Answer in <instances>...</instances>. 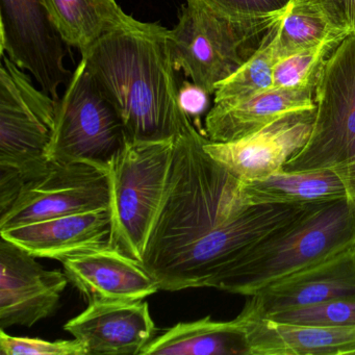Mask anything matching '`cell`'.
<instances>
[{"mask_svg":"<svg viewBox=\"0 0 355 355\" xmlns=\"http://www.w3.org/2000/svg\"><path fill=\"white\" fill-rule=\"evenodd\" d=\"M68 46L86 53L103 37L132 28L139 20L128 15L117 0H43Z\"/></svg>","mask_w":355,"mask_h":355,"instance_id":"20","label":"cell"},{"mask_svg":"<svg viewBox=\"0 0 355 355\" xmlns=\"http://www.w3.org/2000/svg\"><path fill=\"white\" fill-rule=\"evenodd\" d=\"M36 259L0 236V329L31 327L57 311L69 280Z\"/></svg>","mask_w":355,"mask_h":355,"instance_id":"12","label":"cell"},{"mask_svg":"<svg viewBox=\"0 0 355 355\" xmlns=\"http://www.w3.org/2000/svg\"><path fill=\"white\" fill-rule=\"evenodd\" d=\"M284 12L239 17L205 0H186L178 24L170 30L176 69L184 70L207 94H215L217 87L254 55Z\"/></svg>","mask_w":355,"mask_h":355,"instance_id":"4","label":"cell"},{"mask_svg":"<svg viewBox=\"0 0 355 355\" xmlns=\"http://www.w3.org/2000/svg\"><path fill=\"white\" fill-rule=\"evenodd\" d=\"M279 21L267 33L254 55L217 87L215 103L240 101L273 87L274 66L277 63L274 36Z\"/></svg>","mask_w":355,"mask_h":355,"instance_id":"23","label":"cell"},{"mask_svg":"<svg viewBox=\"0 0 355 355\" xmlns=\"http://www.w3.org/2000/svg\"><path fill=\"white\" fill-rule=\"evenodd\" d=\"M128 142L119 113L82 58L58 101L49 159L55 163L86 162L107 170Z\"/></svg>","mask_w":355,"mask_h":355,"instance_id":"8","label":"cell"},{"mask_svg":"<svg viewBox=\"0 0 355 355\" xmlns=\"http://www.w3.org/2000/svg\"><path fill=\"white\" fill-rule=\"evenodd\" d=\"M355 246V207L348 198L311 203L263 236L236 261L220 291L250 297L286 276Z\"/></svg>","mask_w":355,"mask_h":355,"instance_id":"3","label":"cell"},{"mask_svg":"<svg viewBox=\"0 0 355 355\" xmlns=\"http://www.w3.org/2000/svg\"><path fill=\"white\" fill-rule=\"evenodd\" d=\"M109 172L86 162L55 163L24 184L0 213V232L62 216L111 209Z\"/></svg>","mask_w":355,"mask_h":355,"instance_id":"9","label":"cell"},{"mask_svg":"<svg viewBox=\"0 0 355 355\" xmlns=\"http://www.w3.org/2000/svg\"><path fill=\"white\" fill-rule=\"evenodd\" d=\"M336 26L346 33L355 31V0H317Z\"/></svg>","mask_w":355,"mask_h":355,"instance_id":"29","label":"cell"},{"mask_svg":"<svg viewBox=\"0 0 355 355\" xmlns=\"http://www.w3.org/2000/svg\"><path fill=\"white\" fill-rule=\"evenodd\" d=\"M317 0H291L274 36L277 62L326 41L346 37Z\"/></svg>","mask_w":355,"mask_h":355,"instance_id":"22","label":"cell"},{"mask_svg":"<svg viewBox=\"0 0 355 355\" xmlns=\"http://www.w3.org/2000/svg\"><path fill=\"white\" fill-rule=\"evenodd\" d=\"M174 139L128 142L110 165L111 248L142 261L167 186Z\"/></svg>","mask_w":355,"mask_h":355,"instance_id":"7","label":"cell"},{"mask_svg":"<svg viewBox=\"0 0 355 355\" xmlns=\"http://www.w3.org/2000/svg\"><path fill=\"white\" fill-rule=\"evenodd\" d=\"M115 105L128 142L172 140L190 119L180 105L170 30L139 21L95 43L82 55Z\"/></svg>","mask_w":355,"mask_h":355,"instance_id":"2","label":"cell"},{"mask_svg":"<svg viewBox=\"0 0 355 355\" xmlns=\"http://www.w3.org/2000/svg\"><path fill=\"white\" fill-rule=\"evenodd\" d=\"M346 37L331 39L278 61L274 66L273 87L317 86L324 64Z\"/></svg>","mask_w":355,"mask_h":355,"instance_id":"24","label":"cell"},{"mask_svg":"<svg viewBox=\"0 0 355 355\" xmlns=\"http://www.w3.org/2000/svg\"><path fill=\"white\" fill-rule=\"evenodd\" d=\"M209 95L194 83L184 82L180 87V105L182 111L192 119L198 118L207 111Z\"/></svg>","mask_w":355,"mask_h":355,"instance_id":"28","label":"cell"},{"mask_svg":"<svg viewBox=\"0 0 355 355\" xmlns=\"http://www.w3.org/2000/svg\"><path fill=\"white\" fill-rule=\"evenodd\" d=\"M350 296H355V246L266 286L250 296L239 315L261 319Z\"/></svg>","mask_w":355,"mask_h":355,"instance_id":"13","label":"cell"},{"mask_svg":"<svg viewBox=\"0 0 355 355\" xmlns=\"http://www.w3.org/2000/svg\"><path fill=\"white\" fill-rule=\"evenodd\" d=\"M64 272L88 302L144 300L161 290L142 263L113 248L62 261Z\"/></svg>","mask_w":355,"mask_h":355,"instance_id":"16","label":"cell"},{"mask_svg":"<svg viewBox=\"0 0 355 355\" xmlns=\"http://www.w3.org/2000/svg\"><path fill=\"white\" fill-rule=\"evenodd\" d=\"M58 101L5 53L0 65V211L51 165Z\"/></svg>","mask_w":355,"mask_h":355,"instance_id":"5","label":"cell"},{"mask_svg":"<svg viewBox=\"0 0 355 355\" xmlns=\"http://www.w3.org/2000/svg\"><path fill=\"white\" fill-rule=\"evenodd\" d=\"M315 87H272L236 101L217 103L205 117L211 142H232L259 132L284 114L315 109Z\"/></svg>","mask_w":355,"mask_h":355,"instance_id":"17","label":"cell"},{"mask_svg":"<svg viewBox=\"0 0 355 355\" xmlns=\"http://www.w3.org/2000/svg\"><path fill=\"white\" fill-rule=\"evenodd\" d=\"M265 319L304 325L355 327V296L336 299L313 306L288 309Z\"/></svg>","mask_w":355,"mask_h":355,"instance_id":"25","label":"cell"},{"mask_svg":"<svg viewBox=\"0 0 355 355\" xmlns=\"http://www.w3.org/2000/svg\"><path fill=\"white\" fill-rule=\"evenodd\" d=\"M220 11L232 16L269 15L286 11L291 0H205Z\"/></svg>","mask_w":355,"mask_h":355,"instance_id":"27","label":"cell"},{"mask_svg":"<svg viewBox=\"0 0 355 355\" xmlns=\"http://www.w3.org/2000/svg\"><path fill=\"white\" fill-rule=\"evenodd\" d=\"M315 101L311 137L282 171L330 170L344 182L355 207V31L324 64Z\"/></svg>","mask_w":355,"mask_h":355,"instance_id":"6","label":"cell"},{"mask_svg":"<svg viewBox=\"0 0 355 355\" xmlns=\"http://www.w3.org/2000/svg\"><path fill=\"white\" fill-rule=\"evenodd\" d=\"M250 355L246 328L240 318L216 321L211 315L180 322L155 336L141 355Z\"/></svg>","mask_w":355,"mask_h":355,"instance_id":"19","label":"cell"},{"mask_svg":"<svg viewBox=\"0 0 355 355\" xmlns=\"http://www.w3.org/2000/svg\"><path fill=\"white\" fill-rule=\"evenodd\" d=\"M245 202L257 205H307L348 198L346 187L330 170L279 171L263 180L241 182Z\"/></svg>","mask_w":355,"mask_h":355,"instance_id":"21","label":"cell"},{"mask_svg":"<svg viewBox=\"0 0 355 355\" xmlns=\"http://www.w3.org/2000/svg\"><path fill=\"white\" fill-rule=\"evenodd\" d=\"M112 209L62 216L0 232V236L37 259L64 261L69 257L111 248Z\"/></svg>","mask_w":355,"mask_h":355,"instance_id":"15","label":"cell"},{"mask_svg":"<svg viewBox=\"0 0 355 355\" xmlns=\"http://www.w3.org/2000/svg\"><path fill=\"white\" fill-rule=\"evenodd\" d=\"M250 355L355 354V327L244 319Z\"/></svg>","mask_w":355,"mask_h":355,"instance_id":"18","label":"cell"},{"mask_svg":"<svg viewBox=\"0 0 355 355\" xmlns=\"http://www.w3.org/2000/svg\"><path fill=\"white\" fill-rule=\"evenodd\" d=\"M0 352L5 355H88L80 340H51L14 336L0 329Z\"/></svg>","mask_w":355,"mask_h":355,"instance_id":"26","label":"cell"},{"mask_svg":"<svg viewBox=\"0 0 355 355\" xmlns=\"http://www.w3.org/2000/svg\"><path fill=\"white\" fill-rule=\"evenodd\" d=\"M0 53L35 78L43 91L59 101L58 90L69 82L63 39L43 0H0Z\"/></svg>","mask_w":355,"mask_h":355,"instance_id":"10","label":"cell"},{"mask_svg":"<svg viewBox=\"0 0 355 355\" xmlns=\"http://www.w3.org/2000/svg\"><path fill=\"white\" fill-rule=\"evenodd\" d=\"M209 139L193 123L174 138L167 186L142 265L159 288L219 290L236 261L307 205L245 202L241 180L205 153Z\"/></svg>","mask_w":355,"mask_h":355,"instance_id":"1","label":"cell"},{"mask_svg":"<svg viewBox=\"0 0 355 355\" xmlns=\"http://www.w3.org/2000/svg\"><path fill=\"white\" fill-rule=\"evenodd\" d=\"M64 328L88 355H141L159 332L144 300L90 302Z\"/></svg>","mask_w":355,"mask_h":355,"instance_id":"14","label":"cell"},{"mask_svg":"<svg viewBox=\"0 0 355 355\" xmlns=\"http://www.w3.org/2000/svg\"><path fill=\"white\" fill-rule=\"evenodd\" d=\"M315 109L284 114L259 132L232 142L203 145L205 153L241 182L263 180L282 171L306 144Z\"/></svg>","mask_w":355,"mask_h":355,"instance_id":"11","label":"cell"}]
</instances>
